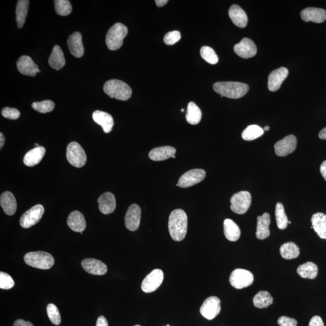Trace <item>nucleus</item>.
<instances>
[{"label": "nucleus", "mask_w": 326, "mask_h": 326, "mask_svg": "<svg viewBox=\"0 0 326 326\" xmlns=\"http://www.w3.org/2000/svg\"><path fill=\"white\" fill-rule=\"evenodd\" d=\"M253 304L257 308H268L273 304V298L270 293L266 291L259 292L253 298Z\"/></svg>", "instance_id": "obj_36"}, {"label": "nucleus", "mask_w": 326, "mask_h": 326, "mask_svg": "<svg viewBox=\"0 0 326 326\" xmlns=\"http://www.w3.org/2000/svg\"><path fill=\"white\" fill-rule=\"evenodd\" d=\"M0 204L5 214L12 216L15 214L17 203L15 197L12 193L7 191L2 194L0 197Z\"/></svg>", "instance_id": "obj_27"}, {"label": "nucleus", "mask_w": 326, "mask_h": 326, "mask_svg": "<svg viewBox=\"0 0 326 326\" xmlns=\"http://www.w3.org/2000/svg\"><path fill=\"white\" fill-rule=\"evenodd\" d=\"M29 0H19L16 8V21L18 29H21L25 22L29 10Z\"/></svg>", "instance_id": "obj_32"}, {"label": "nucleus", "mask_w": 326, "mask_h": 326, "mask_svg": "<svg viewBox=\"0 0 326 326\" xmlns=\"http://www.w3.org/2000/svg\"><path fill=\"white\" fill-rule=\"evenodd\" d=\"M313 228L321 239H326V215L317 213L311 219Z\"/></svg>", "instance_id": "obj_29"}, {"label": "nucleus", "mask_w": 326, "mask_h": 326, "mask_svg": "<svg viewBox=\"0 0 326 326\" xmlns=\"http://www.w3.org/2000/svg\"><path fill=\"white\" fill-rule=\"evenodd\" d=\"M14 285L15 283L10 275L2 271L0 273V288L1 290H10Z\"/></svg>", "instance_id": "obj_43"}, {"label": "nucleus", "mask_w": 326, "mask_h": 326, "mask_svg": "<svg viewBox=\"0 0 326 326\" xmlns=\"http://www.w3.org/2000/svg\"><path fill=\"white\" fill-rule=\"evenodd\" d=\"M93 118L96 123L102 127L104 131L107 134L111 131L114 124V119L109 113L96 110L93 112Z\"/></svg>", "instance_id": "obj_22"}, {"label": "nucleus", "mask_w": 326, "mask_h": 326, "mask_svg": "<svg viewBox=\"0 0 326 326\" xmlns=\"http://www.w3.org/2000/svg\"><path fill=\"white\" fill-rule=\"evenodd\" d=\"M81 265L84 270L91 274L102 276L107 273V265L101 260L90 258L82 260Z\"/></svg>", "instance_id": "obj_18"}, {"label": "nucleus", "mask_w": 326, "mask_h": 326, "mask_svg": "<svg viewBox=\"0 0 326 326\" xmlns=\"http://www.w3.org/2000/svg\"><path fill=\"white\" fill-rule=\"evenodd\" d=\"M44 213V207L40 204L33 206L22 215L20 225L24 228H29L35 225L41 220Z\"/></svg>", "instance_id": "obj_11"}, {"label": "nucleus", "mask_w": 326, "mask_h": 326, "mask_svg": "<svg viewBox=\"0 0 326 326\" xmlns=\"http://www.w3.org/2000/svg\"><path fill=\"white\" fill-rule=\"evenodd\" d=\"M320 172L323 176V177L325 178V180L326 181V160L324 161L322 164L321 166H320Z\"/></svg>", "instance_id": "obj_50"}, {"label": "nucleus", "mask_w": 326, "mask_h": 326, "mask_svg": "<svg viewBox=\"0 0 326 326\" xmlns=\"http://www.w3.org/2000/svg\"><path fill=\"white\" fill-rule=\"evenodd\" d=\"M319 137L322 140H326V127L323 128L319 133Z\"/></svg>", "instance_id": "obj_52"}, {"label": "nucleus", "mask_w": 326, "mask_h": 326, "mask_svg": "<svg viewBox=\"0 0 326 326\" xmlns=\"http://www.w3.org/2000/svg\"><path fill=\"white\" fill-rule=\"evenodd\" d=\"M270 223V215L268 213H265L262 216L257 217L256 235L258 239H265L270 236V230L269 228Z\"/></svg>", "instance_id": "obj_24"}, {"label": "nucleus", "mask_w": 326, "mask_h": 326, "mask_svg": "<svg viewBox=\"0 0 326 326\" xmlns=\"http://www.w3.org/2000/svg\"><path fill=\"white\" fill-rule=\"evenodd\" d=\"M223 232L226 239L231 242L239 239L241 234L239 226L230 219H226L223 222Z\"/></svg>", "instance_id": "obj_31"}, {"label": "nucleus", "mask_w": 326, "mask_h": 326, "mask_svg": "<svg viewBox=\"0 0 326 326\" xmlns=\"http://www.w3.org/2000/svg\"><path fill=\"white\" fill-rule=\"evenodd\" d=\"M181 38V35L179 31H172L166 34L164 37V42L167 45H172L179 41Z\"/></svg>", "instance_id": "obj_44"}, {"label": "nucleus", "mask_w": 326, "mask_h": 326, "mask_svg": "<svg viewBox=\"0 0 326 326\" xmlns=\"http://www.w3.org/2000/svg\"><path fill=\"white\" fill-rule=\"evenodd\" d=\"M168 1V0H156L155 3L158 7H161L165 5Z\"/></svg>", "instance_id": "obj_51"}, {"label": "nucleus", "mask_w": 326, "mask_h": 326, "mask_svg": "<svg viewBox=\"0 0 326 326\" xmlns=\"http://www.w3.org/2000/svg\"><path fill=\"white\" fill-rule=\"evenodd\" d=\"M276 219L278 228L280 229H285L288 224V217L285 214L284 207L280 203H277L276 206Z\"/></svg>", "instance_id": "obj_38"}, {"label": "nucleus", "mask_w": 326, "mask_h": 326, "mask_svg": "<svg viewBox=\"0 0 326 326\" xmlns=\"http://www.w3.org/2000/svg\"><path fill=\"white\" fill-rule=\"evenodd\" d=\"M264 134V129L256 124L248 126L243 130L242 137L246 141H252L261 137Z\"/></svg>", "instance_id": "obj_37"}, {"label": "nucleus", "mask_w": 326, "mask_h": 326, "mask_svg": "<svg viewBox=\"0 0 326 326\" xmlns=\"http://www.w3.org/2000/svg\"><path fill=\"white\" fill-rule=\"evenodd\" d=\"M181 111L184 112V109H181Z\"/></svg>", "instance_id": "obj_57"}, {"label": "nucleus", "mask_w": 326, "mask_h": 326, "mask_svg": "<svg viewBox=\"0 0 326 326\" xmlns=\"http://www.w3.org/2000/svg\"><path fill=\"white\" fill-rule=\"evenodd\" d=\"M231 211L235 214H245L251 204V196L247 191H241L232 196L230 199Z\"/></svg>", "instance_id": "obj_8"}, {"label": "nucleus", "mask_w": 326, "mask_h": 326, "mask_svg": "<svg viewBox=\"0 0 326 326\" xmlns=\"http://www.w3.org/2000/svg\"><path fill=\"white\" fill-rule=\"evenodd\" d=\"M24 260L27 265L41 269H49L55 263L52 255L44 251L30 252L25 255Z\"/></svg>", "instance_id": "obj_5"}, {"label": "nucleus", "mask_w": 326, "mask_h": 326, "mask_svg": "<svg viewBox=\"0 0 326 326\" xmlns=\"http://www.w3.org/2000/svg\"><path fill=\"white\" fill-rule=\"evenodd\" d=\"M297 142L296 136L294 135L286 136L275 144V152L280 157H285L296 150Z\"/></svg>", "instance_id": "obj_13"}, {"label": "nucleus", "mask_w": 326, "mask_h": 326, "mask_svg": "<svg viewBox=\"0 0 326 326\" xmlns=\"http://www.w3.org/2000/svg\"><path fill=\"white\" fill-rule=\"evenodd\" d=\"M172 158H175V156L174 155V157H173Z\"/></svg>", "instance_id": "obj_59"}, {"label": "nucleus", "mask_w": 326, "mask_h": 326, "mask_svg": "<svg viewBox=\"0 0 326 326\" xmlns=\"http://www.w3.org/2000/svg\"><path fill=\"white\" fill-rule=\"evenodd\" d=\"M269 129V127L268 126H266L264 127V130H265V131H268Z\"/></svg>", "instance_id": "obj_54"}, {"label": "nucleus", "mask_w": 326, "mask_h": 326, "mask_svg": "<svg viewBox=\"0 0 326 326\" xmlns=\"http://www.w3.org/2000/svg\"><path fill=\"white\" fill-rule=\"evenodd\" d=\"M302 19L305 22L312 21L316 23H322L326 20V11L323 8L308 7L300 13Z\"/></svg>", "instance_id": "obj_19"}, {"label": "nucleus", "mask_w": 326, "mask_h": 326, "mask_svg": "<svg viewBox=\"0 0 326 326\" xmlns=\"http://www.w3.org/2000/svg\"><path fill=\"white\" fill-rule=\"evenodd\" d=\"M55 103L52 101L46 100L42 102H36L32 104V107L34 109L39 112L47 113L52 111L55 109Z\"/></svg>", "instance_id": "obj_41"}, {"label": "nucleus", "mask_w": 326, "mask_h": 326, "mask_svg": "<svg viewBox=\"0 0 326 326\" xmlns=\"http://www.w3.org/2000/svg\"><path fill=\"white\" fill-rule=\"evenodd\" d=\"M35 146L36 147H39V144H38V143H36V144H35Z\"/></svg>", "instance_id": "obj_55"}, {"label": "nucleus", "mask_w": 326, "mask_h": 326, "mask_svg": "<svg viewBox=\"0 0 326 326\" xmlns=\"http://www.w3.org/2000/svg\"><path fill=\"white\" fill-rule=\"evenodd\" d=\"M1 114L4 117L10 119V120H16L20 117V112L15 109L5 107L2 109Z\"/></svg>", "instance_id": "obj_45"}, {"label": "nucleus", "mask_w": 326, "mask_h": 326, "mask_svg": "<svg viewBox=\"0 0 326 326\" xmlns=\"http://www.w3.org/2000/svg\"><path fill=\"white\" fill-rule=\"evenodd\" d=\"M17 68L22 75L35 76L36 74L41 72L38 65L28 56H22L16 62Z\"/></svg>", "instance_id": "obj_17"}, {"label": "nucleus", "mask_w": 326, "mask_h": 326, "mask_svg": "<svg viewBox=\"0 0 326 326\" xmlns=\"http://www.w3.org/2000/svg\"><path fill=\"white\" fill-rule=\"evenodd\" d=\"M127 33V28L120 22L110 27L106 36V44L109 49L115 51L120 49Z\"/></svg>", "instance_id": "obj_4"}, {"label": "nucleus", "mask_w": 326, "mask_h": 326, "mask_svg": "<svg viewBox=\"0 0 326 326\" xmlns=\"http://www.w3.org/2000/svg\"><path fill=\"white\" fill-rule=\"evenodd\" d=\"M67 224L73 231L79 232H83L87 226L83 214L79 211L71 213L68 217Z\"/></svg>", "instance_id": "obj_25"}, {"label": "nucleus", "mask_w": 326, "mask_h": 326, "mask_svg": "<svg viewBox=\"0 0 326 326\" xmlns=\"http://www.w3.org/2000/svg\"><path fill=\"white\" fill-rule=\"evenodd\" d=\"M220 310V299L217 297L212 296L208 298L204 302L200 308V313L204 318L211 320L218 316Z\"/></svg>", "instance_id": "obj_12"}, {"label": "nucleus", "mask_w": 326, "mask_h": 326, "mask_svg": "<svg viewBox=\"0 0 326 326\" xmlns=\"http://www.w3.org/2000/svg\"><path fill=\"white\" fill-rule=\"evenodd\" d=\"M68 47L71 54L76 58H81L84 54V47L81 33L76 32L69 36Z\"/></svg>", "instance_id": "obj_20"}, {"label": "nucleus", "mask_w": 326, "mask_h": 326, "mask_svg": "<svg viewBox=\"0 0 326 326\" xmlns=\"http://www.w3.org/2000/svg\"><path fill=\"white\" fill-rule=\"evenodd\" d=\"M164 273L160 269H155L144 278L141 290L145 293H151L159 288L163 282Z\"/></svg>", "instance_id": "obj_10"}, {"label": "nucleus", "mask_w": 326, "mask_h": 326, "mask_svg": "<svg viewBox=\"0 0 326 326\" xmlns=\"http://www.w3.org/2000/svg\"><path fill=\"white\" fill-rule=\"evenodd\" d=\"M200 53L201 57L212 65L217 64L219 61L217 53L211 47L203 46L201 49Z\"/></svg>", "instance_id": "obj_40"}, {"label": "nucleus", "mask_w": 326, "mask_h": 326, "mask_svg": "<svg viewBox=\"0 0 326 326\" xmlns=\"http://www.w3.org/2000/svg\"><path fill=\"white\" fill-rule=\"evenodd\" d=\"M47 313L50 322L53 325L58 326L61 324V315L56 305L52 304V303L48 305L47 307Z\"/></svg>", "instance_id": "obj_42"}, {"label": "nucleus", "mask_w": 326, "mask_h": 326, "mask_svg": "<svg viewBox=\"0 0 326 326\" xmlns=\"http://www.w3.org/2000/svg\"><path fill=\"white\" fill-rule=\"evenodd\" d=\"M280 253L283 259L286 260L296 259L300 255V248L294 242H287L281 246L280 248Z\"/></svg>", "instance_id": "obj_34"}, {"label": "nucleus", "mask_w": 326, "mask_h": 326, "mask_svg": "<svg viewBox=\"0 0 326 326\" xmlns=\"http://www.w3.org/2000/svg\"><path fill=\"white\" fill-rule=\"evenodd\" d=\"M228 15L232 22L237 27L244 28L247 25V15L239 5L236 4L231 5L229 8Z\"/></svg>", "instance_id": "obj_21"}, {"label": "nucleus", "mask_w": 326, "mask_h": 326, "mask_svg": "<svg viewBox=\"0 0 326 326\" xmlns=\"http://www.w3.org/2000/svg\"><path fill=\"white\" fill-rule=\"evenodd\" d=\"M297 273L303 279H314L318 274V266L312 262H308L300 265L297 268Z\"/></svg>", "instance_id": "obj_33"}, {"label": "nucleus", "mask_w": 326, "mask_h": 326, "mask_svg": "<svg viewBox=\"0 0 326 326\" xmlns=\"http://www.w3.org/2000/svg\"><path fill=\"white\" fill-rule=\"evenodd\" d=\"M169 326V325H167V326Z\"/></svg>", "instance_id": "obj_60"}, {"label": "nucleus", "mask_w": 326, "mask_h": 326, "mask_svg": "<svg viewBox=\"0 0 326 326\" xmlns=\"http://www.w3.org/2000/svg\"><path fill=\"white\" fill-rule=\"evenodd\" d=\"M188 222V216L183 210L177 209L172 212L169 216L168 227L173 240L180 242L185 238Z\"/></svg>", "instance_id": "obj_1"}, {"label": "nucleus", "mask_w": 326, "mask_h": 326, "mask_svg": "<svg viewBox=\"0 0 326 326\" xmlns=\"http://www.w3.org/2000/svg\"><path fill=\"white\" fill-rule=\"evenodd\" d=\"M134 326H140V325H135Z\"/></svg>", "instance_id": "obj_58"}, {"label": "nucleus", "mask_w": 326, "mask_h": 326, "mask_svg": "<svg viewBox=\"0 0 326 326\" xmlns=\"http://www.w3.org/2000/svg\"><path fill=\"white\" fill-rule=\"evenodd\" d=\"M289 71L285 67L273 71L268 76V87L271 92H276L288 77Z\"/></svg>", "instance_id": "obj_16"}, {"label": "nucleus", "mask_w": 326, "mask_h": 326, "mask_svg": "<svg viewBox=\"0 0 326 326\" xmlns=\"http://www.w3.org/2000/svg\"><path fill=\"white\" fill-rule=\"evenodd\" d=\"M202 118V112L194 102H191L188 104L187 110L186 120L189 124L195 125L199 123Z\"/></svg>", "instance_id": "obj_35"}, {"label": "nucleus", "mask_w": 326, "mask_h": 326, "mask_svg": "<svg viewBox=\"0 0 326 326\" xmlns=\"http://www.w3.org/2000/svg\"><path fill=\"white\" fill-rule=\"evenodd\" d=\"M309 326H325L321 317L314 316L311 319Z\"/></svg>", "instance_id": "obj_47"}, {"label": "nucleus", "mask_w": 326, "mask_h": 326, "mask_svg": "<svg viewBox=\"0 0 326 326\" xmlns=\"http://www.w3.org/2000/svg\"><path fill=\"white\" fill-rule=\"evenodd\" d=\"M206 172L204 170L195 169L184 174L180 178L177 186L181 188H188L201 182L206 178Z\"/></svg>", "instance_id": "obj_9"}, {"label": "nucleus", "mask_w": 326, "mask_h": 326, "mask_svg": "<svg viewBox=\"0 0 326 326\" xmlns=\"http://www.w3.org/2000/svg\"><path fill=\"white\" fill-rule=\"evenodd\" d=\"M141 211L137 204H132L127 210L124 223L127 229L131 231H135L139 228L141 220Z\"/></svg>", "instance_id": "obj_14"}, {"label": "nucleus", "mask_w": 326, "mask_h": 326, "mask_svg": "<svg viewBox=\"0 0 326 326\" xmlns=\"http://www.w3.org/2000/svg\"><path fill=\"white\" fill-rule=\"evenodd\" d=\"M278 325L280 326H297V321L290 317L282 316L277 320Z\"/></svg>", "instance_id": "obj_46"}, {"label": "nucleus", "mask_w": 326, "mask_h": 326, "mask_svg": "<svg viewBox=\"0 0 326 326\" xmlns=\"http://www.w3.org/2000/svg\"><path fill=\"white\" fill-rule=\"evenodd\" d=\"M249 89L247 84L237 82H219L214 85V90L222 98L239 99L244 96Z\"/></svg>", "instance_id": "obj_2"}, {"label": "nucleus", "mask_w": 326, "mask_h": 326, "mask_svg": "<svg viewBox=\"0 0 326 326\" xmlns=\"http://www.w3.org/2000/svg\"><path fill=\"white\" fill-rule=\"evenodd\" d=\"M65 59L63 52L59 45L54 46L49 59L50 66L56 70H59L65 65Z\"/></svg>", "instance_id": "obj_30"}, {"label": "nucleus", "mask_w": 326, "mask_h": 326, "mask_svg": "<svg viewBox=\"0 0 326 326\" xmlns=\"http://www.w3.org/2000/svg\"><path fill=\"white\" fill-rule=\"evenodd\" d=\"M288 223H290V224H291V221H288Z\"/></svg>", "instance_id": "obj_56"}, {"label": "nucleus", "mask_w": 326, "mask_h": 326, "mask_svg": "<svg viewBox=\"0 0 326 326\" xmlns=\"http://www.w3.org/2000/svg\"><path fill=\"white\" fill-rule=\"evenodd\" d=\"M99 209L102 214L109 215L114 212L116 208L114 195L110 192L102 194L98 199Z\"/></svg>", "instance_id": "obj_23"}, {"label": "nucleus", "mask_w": 326, "mask_h": 326, "mask_svg": "<svg viewBox=\"0 0 326 326\" xmlns=\"http://www.w3.org/2000/svg\"><path fill=\"white\" fill-rule=\"evenodd\" d=\"M45 154V149L44 147H35L25 155L24 163L28 167H33L41 162Z\"/></svg>", "instance_id": "obj_28"}, {"label": "nucleus", "mask_w": 326, "mask_h": 326, "mask_svg": "<svg viewBox=\"0 0 326 326\" xmlns=\"http://www.w3.org/2000/svg\"><path fill=\"white\" fill-rule=\"evenodd\" d=\"M234 52L240 57L248 59L254 57L257 53V47L251 39L244 38L239 43L234 45Z\"/></svg>", "instance_id": "obj_15"}, {"label": "nucleus", "mask_w": 326, "mask_h": 326, "mask_svg": "<svg viewBox=\"0 0 326 326\" xmlns=\"http://www.w3.org/2000/svg\"><path fill=\"white\" fill-rule=\"evenodd\" d=\"M67 159L72 166L80 168L86 165L87 155L80 144L73 141L67 146Z\"/></svg>", "instance_id": "obj_6"}, {"label": "nucleus", "mask_w": 326, "mask_h": 326, "mask_svg": "<svg viewBox=\"0 0 326 326\" xmlns=\"http://www.w3.org/2000/svg\"><path fill=\"white\" fill-rule=\"evenodd\" d=\"M13 326H33L29 322H25L24 320L19 319L14 323Z\"/></svg>", "instance_id": "obj_48"}, {"label": "nucleus", "mask_w": 326, "mask_h": 326, "mask_svg": "<svg viewBox=\"0 0 326 326\" xmlns=\"http://www.w3.org/2000/svg\"><path fill=\"white\" fill-rule=\"evenodd\" d=\"M104 91L110 98L122 101L128 100L132 93L128 85L117 79L107 81L104 85Z\"/></svg>", "instance_id": "obj_3"}, {"label": "nucleus", "mask_w": 326, "mask_h": 326, "mask_svg": "<svg viewBox=\"0 0 326 326\" xmlns=\"http://www.w3.org/2000/svg\"><path fill=\"white\" fill-rule=\"evenodd\" d=\"M5 143V137L2 132L0 133V147L1 149L3 147Z\"/></svg>", "instance_id": "obj_53"}, {"label": "nucleus", "mask_w": 326, "mask_h": 326, "mask_svg": "<svg viewBox=\"0 0 326 326\" xmlns=\"http://www.w3.org/2000/svg\"><path fill=\"white\" fill-rule=\"evenodd\" d=\"M176 149L172 146H161L156 147L149 152L150 159L155 161H164L174 157L176 154Z\"/></svg>", "instance_id": "obj_26"}, {"label": "nucleus", "mask_w": 326, "mask_h": 326, "mask_svg": "<svg viewBox=\"0 0 326 326\" xmlns=\"http://www.w3.org/2000/svg\"><path fill=\"white\" fill-rule=\"evenodd\" d=\"M229 280L232 287L241 290L253 284L254 276L250 271L238 268L232 272Z\"/></svg>", "instance_id": "obj_7"}, {"label": "nucleus", "mask_w": 326, "mask_h": 326, "mask_svg": "<svg viewBox=\"0 0 326 326\" xmlns=\"http://www.w3.org/2000/svg\"><path fill=\"white\" fill-rule=\"evenodd\" d=\"M55 8L56 13L61 16H67L72 12V6L69 0H55Z\"/></svg>", "instance_id": "obj_39"}, {"label": "nucleus", "mask_w": 326, "mask_h": 326, "mask_svg": "<svg viewBox=\"0 0 326 326\" xmlns=\"http://www.w3.org/2000/svg\"><path fill=\"white\" fill-rule=\"evenodd\" d=\"M96 326H109V323L104 316H101L99 317L97 320Z\"/></svg>", "instance_id": "obj_49"}]
</instances>
